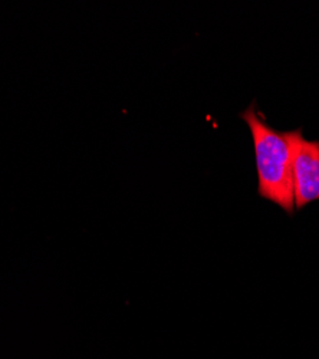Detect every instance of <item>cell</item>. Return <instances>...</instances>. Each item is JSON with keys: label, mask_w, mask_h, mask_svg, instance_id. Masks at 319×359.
Listing matches in <instances>:
<instances>
[{"label": "cell", "mask_w": 319, "mask_h": 359, "mask_svg": "<svg viewBox=\"0 0 319 359\" xmlns=\"http://www.w3.org/2000/svg\"><path fill=\"white\" fill-rule=\"evenodd\" d=\"M240 118L247 124L253 140L257 196L276 204L292 217L297 213L292 167L297 145L304 135L302 128L279 131L271 127L265 115L257 111L254 100L240 112Z\"/></svg>", "instance_id": "1"}, {"label": "cell", "mask_w": 319, "mask_h": 359, "mask_svg": "<svg viewBox=\"0 0 319 359\" xmlns=\"http://www.w3.org/2000/svg\"><path fill=\"white\" fill-rule=\"evenodd\" d=\"M295 212L319 200V141L301 137L292 167Z\"/></svg>", "instance_id": "2"}]
</instances>
